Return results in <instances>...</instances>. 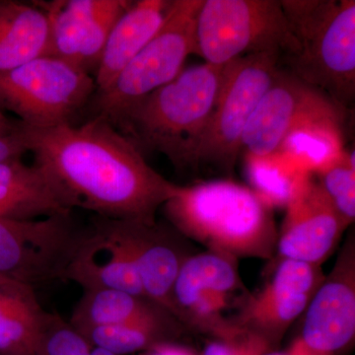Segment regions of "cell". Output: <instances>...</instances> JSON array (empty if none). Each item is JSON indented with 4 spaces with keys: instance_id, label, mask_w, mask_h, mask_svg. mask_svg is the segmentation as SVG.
Segmentation results:
<instances>
[{
    "instance_id": "6da1fadb",
    "label": "cell",
    "mask_w": 355,
    "mask_h": 355,
    "mask_svg": "<svg viewBox=\"0 0 355 355\" xmlns=\"http://www.w3.org/2000/svg\"><path fill=\"white\" fill-rule=\"evenodd\" d=\"M19 125L35 164L70 210L153 223L176 193L179 184L147 164L137 147L104 119L50 128Z\"/></svg>"
},
{
    "instance_id": "7a4b0ae2",
    "label": "cell",
    "mask_w": 355,
    "mask_h": 355,
    "mask_svg": "<svg viewBox=\"0 0 355 355\" xmlns=\"http://www.w3.org/2000/svg\"><path fill=\"white\" fill-rule=\"evenodd\" d=\"M162 209L172 227L207 251L237 261L275 257L279 230L273 209L244 184L214 180L179 186Z\"/></svg>"
},
{
    "instance_id": "3957f363",
    "label": "cell",
    "mask_w": 355,
    "mask_h": 355,
    "mask_svg": "<svg viewBox=\"0 0 355 355\" xmlns=\"http://www.w3.org/2000/svg\"><path fill=\"white\" fill-rule=\"evenodd\" d=\"M225 67V65H224ZM224 67H189L142 98L116 125L142 153L163 154L177 170L197 168V153L223 79Z\"/></svg>"
},
{
    "instance_id": "277c9868",
    "label": "cell",
    "mask_w": 355,
    "mask_h": 355,
    "mask_svg": "<svg viewBox=\"0 0 355 355\" xmlns=\"http://www.w3.org/2000/svg\"><path fill=\"white\" fill-rule=\"evenodd\" d=\"M297 55L280 64L347 109L355 94L354 0H280Z\"/></svg>"
},
{
    "instance_id": "5b68a950",
    "label": "cell",
    "mask_w": 355,
    "mask_h": 355,
    "mask_svg": "<svg viewBox=\"0 0 355 355\" xmlns=\"http://www.w3.org/2000/svg\"><path fill=\"white\" fill-rule=\"evenodd\" d=\"M299 44L280 0H203L196 23V53L224 67L246 55L273 53L288 60Z\"/></svg>"
},
{
    "instance_id": "8992f818",
    "label": "cell",
    "mask_w": 355,
    "mask_h": 355,
    "mask_svg": "<svg viewBox=\"0 0 355 355\" xmlns=\"http://www.w3.org/2000/svg\"><path fill=\"white\" fill-rule=\"evenodd\" d=\"M203 0H173L160 29L116 77L90 102L94 116L116 127L142 98L174 80L196 53V23Z\"/></svg>"
},
{
    "instance_id": "52a82bcc",
    "label": "cell",
    "mask_w": 355,
    "mask_h": 355,
    "mask_svg": "<svg viewBox=\"0 0 355 355\" xmlns=\"http://www.w3.org/2000/svg\"><path fill=\"white\" fill-rule=\"evenodd\" d=\"M95 93L90 73L51 55L0 73V110L30 128L72 125Z\"/></svg>"
},
{
    "instance_id": "ba28073f",
    "label": "cell",
    "mask_w": 355,
    "mask_h": 355,
    "mask_svg": "<svg viewBox=\"0 0 355 355\" xmlns=\"http://www.w3.org/2000/svg\"><path fill=\"white\" fill-rule=\"evenodd\" d=\"M250 292L238 261L205 251L187 259L172 291V314L187 331L230 340L244 333L233 323Z\"/></svg>"
},
{
    "instance_id": "9c48e42d",
    "label": "cell",
    "mask_w": 355,
    "mask_h": 355,
    "mask_svg": "<svg viewBox=\"0 0 355 355\" xmlns=\"http://www.w3.org/2000/svg\"><path fill=\"white\" fill-rule=\"evenodd\" d=\"M280 60L277 53H258L224 67L216 107L198 146L197 168L211 165L233 171L248 123L282 67Z\"/></svg>"
},
{
    "instance_id": "30bf717a",
    "label": "cell",
    "mask_w": 355,
    "mask_h": 355,
    "mask_svg": "<svg viewBox=\"0 0 355 355\" xmlns=\"http://www.w3.org/2000/svg\"><path fill=\"white\" fill-rule=\"evenodd\" d=\"M347 108L280 67L243 135L242 148L258 158L279 156L284 140L313 123L343 125Z\"/></svg>"
},
{
    "instance_id": "8fae6325",
    "label": "cell",
    "mask_w": 355,
    "mask_h": 355,
    "mask_svg": "<svg viewBox=\"0 0 355 355\" xmlns=\"http://www.w3.org/2000/svg\"><path fill=\"white\" fill-rule=\"evenodd\" d=\"M83 231L72 212L35 220L0 218V275L34 289L64 280Z\"/></svg>"
},
{
    "instance_id": "7c38bea8",
    "label": "cell",
    "mask_w": 355,
    "mask_h": 355,
    "mask_svg": "<svg viewBox=\"0 0 355 355\" xmlns=\"http://www.w3.org/2000/svg\"><path fill=\"white\" fill-rule=\"evenodd\" d=\"M272 272L259 291L250 293L233 323L261 338L272 350L302 317L326 275L322 266L293 260L273 261Z\"/></svg>"
},
{
    "instance_id": "4fadbf2b",
    "label": "cell",
    "mask_w": 355,
    "mask_h": 355,
    "mask_svg": "<svg viewBox=\"0 0 355 355\" xmlns=\"http://www.w3.org/2000/svg\"><path fill=\"white\" fill-rule=\"evenodd\" d=\"M286 210L273 261L293 260L322 266L349 225L338 214L312 173L303 172L299 177Z\"/></svg>"
},
{
    "instance_id": "5bb4252c",
    "label": "cell",
    "mask_w": 355,
    "mask_h": 355,
    "mask_svg": "<svg viewBox=\"0 0 355 355\" xmlns=\"http://www.w3.org/2000/svg\"><path fill=\"white\" fill-rule=\"evenodd\" d=\"M299 340L316 355H336L355 338V238L349 233L335 265L302 315Z\"/></svg>"
},
{
    "instance_id": "9a60e30c",
    "label": "cell",
    "mask_w": 355,
    "mask_h": 355,
    "mask_svg": "<svg viewBox=\"0 0 355 355\" xmlns=\"http://www.w3.org/2000/svg\"><path fill=\"white\" fill-rule=\"evenodd\" d=\"M100 218L130 254L146 298L172 314V291L178 273L187 259L197 253L191 241L168 222Z\"/></svg>"
},
{
    "instance_id": "2e32d148",
    "label": "cell",
    "mask_w": 355,
    "mask_h": 355,
    "mask_svg": "<svg viewBox=\"0 0 355 355\" xmlns=\"http://www.w3.org/2000/svg\"><path fill=\"white\" fill-rule=\"evenodd\" d=\"M128 0H53L35 2L50 29L49 55L90 73L96 70L112 28L127 10Z\"/></svg>"
},
{
    "instance_id": "e0dca14e",
    "label": "cell",
    "mask_w": 355,
    "mask_h": 355,
    "mask_svg": "<svg viewBox=\"0 0 355 355\" xmlns=\"http://www.w3.org/2000/svg\"><path fill=\"white\" fill-rule=\"evenodd\" d=\"M64 280L83 291L116 289L146 298L130 254L98 216L84 228Z\"/></svg>"
},
{
    "instance_id": "ac0fdd59",
    "label": "cell",
    "mask_w": 355,
    "mask_h": 355,
    "mask_svg": "<svg viewBox=\"0 0 355 355\" xmlns=\"http://www.w3.org/2000/svg\"><path fill=\"white\" fill-rule=\"evenodd\" d=\"M171 1L139 0L130 2L112 28L96 69V93L104 92L116 77L155 36L164 22Z\"/></svg>"
},
{
    "instance_id": "d6986e66",
    "label": "cell",
    "mask_w": 355,
    "mask_h": 355,
    "mask_svg": "<svg viewBox=\"0 0 355 355\" xmlns=\"http://www.w3.org/2000/svg\"><path fill=\"white\" fill-rule=\"evenodd\" d=\"M72 211L39 166L22 157L0 162V218L35 220Z\"/></svg>"
},
{
    "instance_id": "ffe728a7",
    "label": "cell",
    "mask_w": 355,
    "mask_h": 355,
    "mask_svg": "<svg viewBox=\"0 0 355 355\" xmlns=\"http://www.w3.org/2000/svg\"><path fill=\"white\" fill-rule=\"evenodd\" d=\"M50 29L36 3L0 0V73L49 55Z\"/></svg>"
},
{
    "instance_id": "44dd1931",
    "label": "cell",
    "mask_w": 355,
    "mask_h": 355,
    "mask_svg": "<svg viewBox=\"0 0 355 355\" xmlns=\"http://www.w3.org/2000/svg\"><path fill=\"white\" fill-rule=\"evenodd\" d=\"M49 314L32 287L17 282L0 286V352L37 355Z\"/></svg>"
},
{
    "instance_id": "7402d4cb",
    "label": "cell",
    "mask_w": 355,
    "mask_h": 355,
    "mask_svg": "<svg viewBox=\"0 0 355 355\" xmlns=\"http://www.w3.org/2000/svg\"><path fill=\"white\" fill-rule=\"evenodd\" d=\"M186 331L176 318L164 313L116 326L78 331L92 347L116 355H128L139 354L161 343L177 342Z\"/></svg>"
},
{
    "instance_id": "603a6c76",
    "label": "cell",
    "mask_w": 355,
    "mask_h": 355,
    "mask_svg": "<svg viewBox=\"0 0 355 355\" xmlns=\"http://www.w3.org/2000/svg\"><path fill=\"white\" fill-rule=\"evenodd\" d=\"M169 313L149 299L116 289L83 291L69 323L76 330L116 326Z\"/></svg>"
},
{
    "instance_id": "cb8c5ba5",
    "label": "cell",
    "mask_w": 355,
    "mask_h": 355,
    "mask_svg": "<svg viewBox=\"0 0 355 355\" xmlns=\"http://www.w3.org/2000/svg\"><path fill=\"white\" fill-rule=\"evenodd\" d=\"M345 151L343 125L313 123L298 128L284 140L279 153L300 162V170L311 172Z\"/></svg>"
},
{
    "instance_id": "d4e9b609",
    "label": "cell",
    "mask_w": 355,
    "mask_h": 355,
    "mask_svg": "<svg viewBox=\"0 0 355 355\" xmlns=\"http://www.w3.org/2000/svg\"><path fill=\"white\" fill-rule=\"evenodd\" d=\"M277 156L247 155L246 173L251 189L273 209L286 207L302 171L284 164Z\"/></svg>"
},
{
    "instance_id": "484cf974",
    "label": "cell",
    "mask_w": 355,
    "mask_h": 355,
    "mask_svg": "<svg viewBox=\"0 0 355 355\" xmlns=\"http://www.w3.org/2000/svg\"><path fill=\"white\" fill-rule=\"evenodd\" d=\"M311 173L338 214L352 225L355 219L354 153L345 150Z\"/></svg>"
},
{
    "instance_id": "4316f807",
    "label": "cell",
    "mask_w": 355,
    "mask_h": 355,
    "mask_svg": "<svg viewBox=\"0 0 355 355\" xmlns=\"http://www.w3.org/2000/svg\"><path fill=\"white\" fill-rule=\"evenodd\" d=\"M93 347L57 314H49L37 355H91Z\"/></svg>"
},
{
    "instance_id": "83f0119b",
    "label": "cell",
    "mask_w": 355,
    "mask_h": 355,
    "mask_svg": "<svg viewBox=\"0 0 355 355\" xmlns=\"http://www.w3.org/2000/svg\"><path fill=\"white\" fill-rule=\"evenodd\" d=\"M272 349L261 338L244 331L230 340H210L200 355H265Z\"/></svg>"
},
{
    "instance_id": "f1b7e54d",
    "label": "cell",
    "mask_w": 355,
    "mask_h": 355,
    "mask_svg": "<svg viewBox=\"0 0 355 355\" xmlns=\"http://www.w3.org/2000/svg\"><path fill=\"white\" fill-rule=\"evenodd\" d=\"M27 153H29L27 142L17 121L12 132L0 135V162L7 159L22 157L23 154Z\"/></svg>"
},
{
    "instance_id": "f546056e",
    "label": "cell",
    "mask_w": 355,
    "mask_h": 355,
    "mask_svg": "<svg viewBox=\"0 0 355 355\" xmlns=\"http://www.w3.org/2000/svg\"><path fill=\"white\" fill-rule=\"evenodd\" d=\"M137 355H198L184 345L177 342L161 343L146 352Z\"/></svg>"
},
{
    "instance_id": "4dcf8cb0",
    "label": "cell",
    "mask_w": 355,
    "mask_h": 355,
    "mask_svg": "<svg viewBox=\"0 0 355 355\" xmlns=\"http://www.w3.org/2000/svg\"><path fill=\"white\" fill-rule=\"evenodd\" d=\"M16 123L9 120L7 116H4L3 112L0 110V135L12 132L15 130Z\"/></svg>"
},
{
    "instance_id": "1f68e13d",
    "label": "cell",
    "mask_w": 355,
    "mask_h": 355,
    "mask_svg": "<svg viewBox=\"0 0 355 355\" xmlns=\"http://www.w3.org/2000/svg\"><path fill=\"white\" fill-rule=\"evenodd\" d=\"M91 355H116L111 354V352H107V350L97 349V347H93L91 350Z\"/></svg>"
},
{
    "instance_id": "d6a6232c",
    "label": "cell",
    "mask_w": 355,
    "mask_h": 355,
    "mask_svg": "<svg viewBox=\"0 0 355 355\" xmlns=\"http://www.w3.org/2000/svg\"><path fill=\"white\" fill-rule=\"evenodd\" d=\"M0 355H36L32 352H0Z\"/></svg>"
},
{
    "instance_id": "836d02e7",
    "label": "cell",
    "mask_w": 355,
    "mask_h": 355,
    "mask_svg": "<svg viewBox=\"0 0 355 355\" xmlns=\"http://www.w3.org/2000/svg\"><path fill=\"white\" fill-rule=\"evenodd\" d=\"M14 282V280L6 279V277H1L0 275V286H3V284H8V282Z\"/></svg>"
},
{
    "instance_id": "e575fe53",
    "label": "cell",
    "mask_w": 355,
    "mask_h": 355,
    "mask_svg": "<svg viewBox=\"0 0 355 355\" xmlns=\"http://www.w3.org/2000/svg\"><path fill=\"white\" fill-rule=\"evenodd\" d=\"M265 355H287L286 352H280L279 350H272V352H268V354Z\"/></svg>"
}]
</instances>
